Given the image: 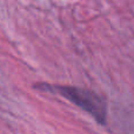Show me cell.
<instances>
[{
  "label": "cell",
  "instance_id": "6da1fadb",
  "mask_svg": "<svg viewBox=\"0 0 134 134\" xmlns=\"http://www.w3.org/2000/svg\"><path fill=\"white\" fill-rule=\"evenodd\" d=\"M37 88L58 93L59 95L66 98L74 105L80 107L85 112L90 113L98 122L105 124L107 115V105L105 99L98 93L87 88L75 87V86L51 85V83H35Z\"/></svg>",
  "mask_w": 134,
  "mask_h": 134
}]
</instances>
